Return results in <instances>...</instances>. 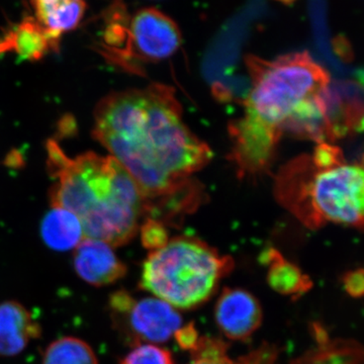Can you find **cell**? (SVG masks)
Wrapping results in <instances>:
<instances>
[{
    "label": "cell",
    "instance_id": "6da1fadb",
    "mask_svg": "<svg viewBox=\"0 0 364 364\" xmlns=\"http://www.w3.org/2000/svg\"><path fill=\"white\" fill-rule=\"evenodd\" d=\"M92 135L140 188L146 219L157 208L176 215L196 207L191 178L207 166L213 152L184 124L173 88L154 83L111 93L95 109Z\"/></svg>",
    "mask_w": 364,
    "mask_h": 364
},
{
    "label": "cell",
    "instance_id": "5b68a950",
    "mask_svg": "<svg viewBox=\"0 0 364 364\" xmlns=\"http://www.w3.org/2000/svg\"><path fill=\"white\" fill-rule=\"evenodd\" d=\"M234 260L195 237L169 239L144 261L139 287L173 308L189 310L214 296Z\"/></svg>",
    "mask_w": 364,
    "mask_h": 364
},
{
    "label": "cell",
    "instance_id": "8fae6325",
    "mask_svg": "<svg viewBox=\"0 0 364 364\" xmlns=\"http://www.w3.org/2000/svg\"><path fill=\"white\" fill-rule=\"evenodd\" d=\"M58 50L59 43L50 37L33 16H26L0 35V56L14 53L25 61L38 62Z\"/></svg>",
    "mask_w": 364,
    "mask_h": 364
},
{
    "label": "cell",
    "instance_id": "d6986e66",
    "mask_svg": "<svg viewBox=\"0 0 364 364\" xmlns=\"http://www.w3.org/2000/svg\"><path fill=\"white\" fill-rule=\"evenodd\" d=\"M119 364H176L173 355L167 349L155 344L136 345Z\"/></svg>",
    "mask_w": 364,
    "mask_h": 364
},
{
    "label": "cell",
    "instance_id": "9a60e30c",
    "mask_svg": "<svg viewBox=\"0 0 364 364\" xmlns=\"http://www.w3.org/2000/svg\"><path fill=\"white\" fill-rule=\"evenodd\" d=\"M261 261L268 267L267 284L277 293L296 299L312 289L313 282L309 275L275 249L265 251Z\"/></svg>",
    "mask_w": 364,
    "mask_h": 364
},
{
    "label": "cell",
    "instance_id": "3957f363",
    "mask_svg": "<svg viewBox=\"0 0 364 364\" xmlns=\"http://www.w3.org/2000/svg\"><path fill=\"white\" fill-rule=\"evenodd\" d=\"M48 168L56 179L50 189L52 208L77 215L85 238L112 247L135 238L147 203L135 181L114 157L93 152L70 159L57 141H48Z\"/></svg>",
    "mask_w": 364,
    "mask_h": 364
},
{
    "label": "cell",
    "instance_id": "5bb4252c",
    "mask_svg": "<svg viewBox=\"0 0 364 364\" xmlns=\"http://www.w3.org/2000/svg\"><path fill=\"white\" fill-rule=\"evenodd\" d=\"M228 350L229 345L223 340L202 337L191 351L189 364H277L279 355V348L267 342L236 359L230 358Z\"/></svg>",
    "mask_w": 364,
    "mask_h": 364
},
{
    "label": "cell",
    "instance_id": "603a6c76",
    "mask_svg": "<svg viewBox=\"0 0 364 364\" xmlns=\"http://www.w3.org/2000/svg\"><path fill=\"white\" fill-rule=\"evenodd\" d=\"M178 346L183 350L191 351L195 348L198 343L200 336H198V330L193 323H189L186 326H181L174 334Z\"/></svg>",
    "mask_w": 364,
    "mask_h": 364
},
{
    "label": "cell",
    "instance_id": "e0dca14e",
    "mask_svg": "<svg viewBox=\"0 0 364 364\" xmlns=\"http://www.w3.org/2000/svg\"><path fill=\"white\" fill-rule=\"evenodd\" d=\"M318 346L296 359L293 364H364V348L354 341H330L318 325L314 330Z\"/></svg>",
    "mask_w": 364,
    "mask_h": 364
},
{
    "label": "cell",
    "instance_id": "7a4b0ae2",
    "mask_svg": "<svg viewBox=\"0 0 364 364\" xmlns=\"http://www.w3.org/2000/svg\"><path fill=\"white\" fill-rule=\"evenodd\" d=\"M251 88L240 119L230 124V158L241 176L272 166L280 140L330 85L329 73L308 52L273 60L245 58Z\"/></svg>",
    "mask_w": 364,
    "mask_h": 364
},
{
    "label": "cell",
    "instance_id": "ba28073f",
    "mask_svg": "<svg viewBox=\"0 0 364 364\" xmlns=\"http://www.w3.org/2000/svg\"><path fill=\"white\" fill-rule=\"evenodd\" d=\"M215 318L228 339L245 342L262 324V306L245 289L225 287L215 303Z\"/></svg>",
    "mask_w": 364,
    "mask_h": 364
},
{
    "label": "cell",
    "instance_id": "44dd1931",
    "mask_svg": "<svg viewBox=\"0 0 364 364\" xmlns=\"http://www.w3.org/2000/svg\"><path fill=\"white\" fill-rule=\"evenodd\" d=\"M310 156L315 166L320 169L334 168L345 164L341 149L327 142L318 144Z\"/></svg>",
    "mask_w": 364,
    "mask_h": 364
},
{
    "label": "cell",
    "instance_id": "9c48e42d",
    "mask_svg": "<svg viewBox=\"0 0 364 364\" xmlns=\"http://www.w3.org/2000/svg\"><path fill=\"white\" fill-rule=\"evenodd\" d=\"M328 141L364 133V90L352 82L328 86Z\"/></svg>",
    "mask_w": 364,
    "mask_h": 364
},
{
    "label": "cell",
    "instance_id": "7c38bea8",
    "mask_svg": "<svg viewBox=\"0 0 364 364\" xmlns=\"http://www.w3.org/2000/svg\"><path fill=\"white\" fill-rule=\"evenodd\" d=\"M42 327L32 313L16 301L0 303V356L13 358L40 338Z\"/></svg>",
    "mask_w": 364,
    "mask_h": 364
},
{
    "label": "cell",
    "instance_id": "277c9868",
    "mask_svg": "<svg viewBox=\"0 0 364 364\" xmlns=\"http://www.w3.org/2000/svg\"><path fill=\"white\" fill-rule=\"evenodd\" d=\"M277 202L311 229L333 222L364 231V169L315 166L301 155L282 167L275 178Z\"/></svg>",
    "mask_w": 364,
    "mask_h": 364
},
{
    "label": "cell",
    "instance_id": "2e32d148",
    "mask_svg": "<svg viewBox=\"0 0 364 364\" xmlns=\"http://www.w3.org/2000/svg\"><path fill=\"white\" fill-rule=\"evenodd\" d=\"M43 241L55 251H69L85 239L82 224L77 215L61 208H53L41 225Z\"/></svg>",
    "mask_w": 364,
    "mask_h": 364
},
{
    "label": "cell",
    "instance_id": "d4e9b609",
    "mask_svg": "<svg viewBox=\"0 0 364 364\" xmlns=\"http://www.w3.org/2000/svg\"><path fill=\"white\" fill-rule=\"evenodd\" d=\"M354 77H355L356 85L360 86L364 90V68H359L354 72Z\"/></svg>",
    "mask_w": 364,
    "mask_h": 364
},
{
    "label": "cell",
    "instance_id": "cb8c5ba5",
    "mask_svg": "<svg viewBox=\"0 0 364 364\" xmlns=\"http://www.w3.org/2000/svg\"><path fill=\"white\" fill-rule=\"evenodd\" d=\"M334 48L335 52L344 62L349 63L354 59L353 49H352L350 42L343 36H339L335 39Z\"/></svg>",
    "mask_w": 364,
    "mask_h": 364
},
{
    "label": "cell",
    "instance_id": "52a82bcc",
    "mask_svg": "<svg viewBox=\"0 0 364 364\" xmlns=\"http://www.w3.org/2000/svg\"><path fill=\"white\" fill-rule=\"evenodd\" d=\"M109 309L112 324L133 346L166 342L182 326L181 316L166 301L157 298L136 301L124 289L111 294Z\"/></svg>",
    "mask_w": 364,
    "mask_h": 364
},
{
    "label": "cell",
    "instance_id": "484cf974",
    "mask_svg": "<svg viewBox=\"0 0 364 364\" xmlns=\"http://www.w3.org/2000/svg\"><path fill=\"white\" fill-rule=\"evenodd\" d=\"M358 166L363 167L364 169V154L360 158V165H358Z\"/></svg>",
    "mask_w": 364,
    "mask_h": 364
},
{
    "label": "cell",
    "instance_id": "4fadbf2b",
    "mask_svg": "<svg viewBox=\"0 0 364 364\" xmlns=\"http://www.w3.org/2000/svg\"><path fill=\"white\" fill-rule=\"evenodd\" d=\"M33 18L59 43L62 35L75 30L86 11L85 0H30Z\"/></svg>",
    "mask_w": 364,
    "mask_h": 364
},
{
    "label": "cell",
    "instance_id": "8992f818",
    "mask_svg": "<svg viewBox=\"0 0 364 364\" xmlns=\"http://www.w3.org/2000/svg\"><path fill=\"white\" fill-rule=\"evenodd\" d=\"M181 43L176 21L154 7L142 9L124 26L121 47L109 60L124 70L138 74L143 64L173 56Z\"/></svg>",
    "mask_w": 364,
    "mask_h": 364
},
{
    "label": "cell",
    "instance_id": "30bf717a",
    "mask_svg": "<svg viewBox=\"0 0 364 364\" xmlns=\"http://www.w3.org/2000/svg\"><path fill=\"white\" fill-rule=\"evenodd\" d=\"M73 267L79 277L93 287H107L123 279L127 267L112 246L85 238L74 249Z\"/></svg>",
    "mask_w": 364,
    "mask_h": 364
},
{
    "label": "cell",
    "instance_id": "ffe728a7",
    "mask_svg": "<svg viewBox=\"0 0 364 364\" xmlns=\"http://www.w3.org/2000/svg\"><path fill=\"white\" fill-rule=\"evenodd\" d=\"M141 240L144 247L153 251L164 246L169 238L166 229L161 222L153 219H145L141 226Z\"/></svg>",
    "mask_w": 364,
    "mask_h": 364
},
{
    "label": "cell",
    "instance_id": "7402d4cb",
    "mask_svg": "<svg viewBox=\"0 0 364 364\" xmlns=\"http://www.w3.org/2000/svg\"><path fill=\"white\" fill-rule=\"evenodd\" d=\"M345 291L352 298H364V268L350 270L342 277Z\"/></svg>",
    "mask_w": 364,
    "mask_h": 364
},
{
    "label": "cell",
    "instance_id": "ac0fdd59",
    "mask_svg": "<svg viewBox=\"0 0 364 364\" xmlns=\"http://www.w3.org/2000/svg\"><path fill=\"white\" fill-rule=\"evenodd\" d=\"M42 364H98V360L87 342L66 336L48 345Z\"/></svg>",
    "mask_w": 364,
    "mask_h": 364
}]
</instances>
